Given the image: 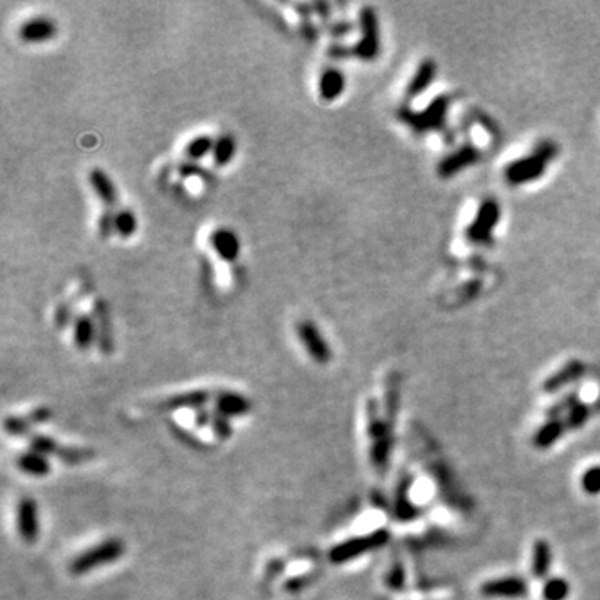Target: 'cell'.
<instances>
[{
    "label": "cell",
    "instance_id": "39",
    "mask_svg": "<svg viewBox=\"0 0 600 600\" xmlns=\"http://www.w3.org/2000/svg\"><path fill=\"white\" fill-rule=\"evenodd\" d=\"M74 315H72V306L70 303H67V302H63V303H60V306L57 307V310H55V317H54V322H55V326H57V329H66L67 326H69L70 323V320L72 322H74Z\"/></svg>",
    "mask_w": 600,
    "mask_h": 600
},
{
    "label": "cell",
    "instance_id": "13",
    "mask_svg": "<svg viewBox=\"0 0 600 600\" xmlns=\"http://www.w3.org/2000/svg\"><path fill=\"white\" fill-rule=\"evenodd\" d=\"M215 412L226 417H242L252 410V402L246 395L232 390H215L214 394Z\"/></svg>",
    "mask_w": 600,
    "mask_h": 600
},
{
    "label": "cell",
    "instance_id": "19",
    "mask_svg": "<svg viewBox=\"0 0 600 600\" xmlns=\"http://www.w3.org/2000/svg\"><path fill=\"white\" fill-rule=\"evenodd\" d=\"M346 75L342 74L339 69L329 67L320 74L319 77V97L323 102H334L337 100L342 92L346 90Z\"/></svg>",
    "mask_w": 600,
    "mask_h": 600
},
{
    "label": "cell",
    "instance_id": "15",
    "mask_svg": "<svg viewBox=\"0 0 600 600\" xmlns=\"http://www.w3.org/2000/svg\"><path fill=\"white\" fill-rule=\"evenodd\" d=\"M583 374H586V363L580 362L577 359L570 360V362H567L562 369L555 372L554 375H550L549 379L543 380L542 390L546 392V394H555V392L566 389L567 386H572V383L579 382V380L583 377Z\"/></svg>",
    "mask_w": 600,
    "mask_h": 600
},
{
    "label": "cell",
    "instance_id": "43",
    "mask_svg": "<svg viewBox=\"0 0 600 600\" xmlns=\"http://www.w3.org/2000/svg\"><path fill=\"white\" fill-rule=\"evenodd\" d=\"M329 57L332 59H347L352 57L350 55V47L346 46H340V43H334V46L329 47Z\"/></svg>",
    "mask_w": 600,
    "mask_h": 600
},
{
    "label": "cell",
    "instance_id": "22",
    "mask_svg": "<svg viewBox=\"0 0 600 600\" xmlns=\"http://www.w3.org/2000/svg\"><path fill=\"white\" fill-rule=\"evenodd\" d=\"M89 183L106 209L110 210L112 207H115V203H117V190H115L114 182H112L106 172L100 169H92L89 172Z\"/></svg>",
    "mask_w": 600,
    "mask_h": 600
},
{
    "label": "cell",
    "instance_id": "42",
    "mask_svg": "<svg viewBox=\"0 0 600 600\" xmlns=\"http://www.w3.org/2000/svg\"><path fill=\"white\" fill-rule=\"evenodd\" d=\"M172 432H174V434L177 435L179 439H182V442L189 443L190 447H195V449H199V447H202V442H200V440H199L197 437H195V435H192L190 432H187V430L180 429L179 426H174V427H172Z\"/></svg>",
    "mask_w": 600,
    "mask_h": 600
},
{
    "label": "cell",
    "instance_id": "11",
    "mask_svg": "<svg viewBox=\"0 0 600 600\" xmlns=\"http://www.w3.org/2000/svg\"><path fill=\"white\" fill-rule=\"evenodd\" d=\"M92 319L95 322L97 330V347L103 355H110L114 352V329H112V319L109 306L102 299H97L92 307Z\"/></svg>",
    "mask_w": 600,
    "mask_h": 600
},
{
    "label": "cell",
    "instance_id": "6",
    "mask_svg": "<svg viewBox=\"0 0 600 600\" xmlns=\"http://www.w3.org/2000/svg\"><path fill=\"white\" fill-rule=\"evenodd\" d=\"M529 590V582L519 575L490 579L480 586V594L487 599H523Z\"/></svg>",
    "mask_w": 600,
    "mask_h": 600
},
{
    "label": "cell",
    "instance_id": "18",
    "mask_svg": "<svg viewBox=\"0 0 600 600\" xmlns=\"http://www.w3.org/2000/svg\"><path fill=\"white\" fill-rule=\"evenodd\" d=\"M566 432L567 427L563 419H549L535 430L534 437H532V446L539 450L550 449V447H554L562 439V435Z\"/></svg>",
    "mask_w": 600,
    "mask_h": 600
},
{
    "label": "cell",
    "instance_id": "34",
    "mask_svg": "<svg viewBox=\"0 0 600 600\" xmlns=\"http://www.w3.org/2000/svg\"><path fill=\"white\" fill-rule=\"evenodd\" d=\"M32 429V423L29 419L20 417V415H9L3 420V430L12 437H23V435H29Z\"/></svg>",
    "mask_w": 600,
    "mask_h": 600
},
{
    "label": "cell",
    "instance_id": "36",
    "mask_svg": "<svg viewBox=\"0 0 600 600\" xmlns=\"http://www.w3.org/2000/svg\"><path fill=\"white\" fill-rule=\"evenodd\" d=\"M386 583L392 590L403 589V583H406V570H403L402 563L394 562V566H392L389 572H387Z\"/></svg>",
    "mask_w": 600,
    "mask_h": 600
},
{
    "label": "cell",
    "instance_id": "25",
    "mask_svg": "<svg viewBox=\"0 0 600 600\" xmlns=\"http://www.w3.org/2000/svg\"><path fill=\"white\" fill-rule=\"evenodd\" d=\"M235 152H237V140H235L234 135L222 134L220 137L215 139L214 152H212L214 166L227 167L232 162V159L235 157Z\"/></svg>",
    "mask_w": 600,
    "mask_h": 600
},
{
    "label": "cell",
    "instance_id": "17",
    "mask_svg": "<svg viewBox=\"0 0 600 600\" xmlns=\"http://www.w3.org/2000/svg\"><path fill=\"white\" fill-rule=\"evenodd\" d=\"M480 157V152L475 149L474 146H463L462 149H459L454 154H450L449 157H446L442 162L439 163V175L440 177H452L457 172H460L466 167H470L472 163H475Z\"/></svg>",
    "mask_w": 600,
    "mask_h": 600
},
{
    "label": "cell",
    "instance_id": "8",
    "mask_svg": "<svg viewBox=\"0 0 600 600\" xmlns=\"http://www.w3.org/2000/svg\"><path fill=\"white\" fill-rule=\"evenodd\" d=\"M447 106H449V100H447V97H439L430 103V107L426 112L414 114V112L402 109L399 112V117L406 123H409L412 129L429 130V129H434V127L442 126Z\"/></svg>",
    "mask_w": 600,
    "mask_h": 600
},
{
    "label": "cell",
    "instance_id": "31",
    "mask_svg": "<svg viewBox=\"0 0 600 600\" xmlns=\"http://www.w3.org/2000/svg\"><path fill=\"white\" fill-rule=\"evenodd\" d=\"M29 446L32 452H37V454L46 455V457H49V455H54L55 457L60 449L57 440L49 437V435H42V434L30 435Z\"/></svg>",
    "mask_w": 600,
    "mask_h": 600
},
{
    "label": "cell",
    "instance_id": "20",
    "mask_svg": "<svg viewBox=\"0 0 600 600\" xmlns=\"http://www.w3.org/2000/svg\"><path fill=\"white\" fill-rule=\"evenodd\" d=\"M552 569V547L547 540L539 539L532 546V560H530V574L537 580L549 579Z\"/></svg>",
    "mask_w": 600,
    "mask_h": 600
},
{
    "label": "cell",
    "instance_id": "46",
    "mask_svg": "<svg viewBox=\"0 0 600 600\" xmlns=\"http://www.w3.org/2000/svg\"><path fill=\"white\" fill-rule=\"evenodd\" d=\"M312 9H314V14H317L320 19H323L326 20L327 17H329V14H330V6L329 3H326V2H315V3H312Z\"/></svg>",
    "mask_w": 600,
    "mask_h": 600
},
{
    "label": "cell",
    "instance_id": "26",
    "mask_svg": "<svg viewBox=\"0 0 600 600\" xmlns=\"http://www.w3.org/2000/svg\"><path fill=\"white\" fill-rule=\"evenodd\" d=\"M214 137H210V135H197V137H194L187 143L186 149H183V154L190 160H200L214 152Z\"/></svg>",
    "mask_w": 600,
    "mask_h": 600
},
{
    "label": "cell",
    "instance_id": "47",
    "mask_svg": "<svg viewBox=\"0 0 600 600\" xmlns=\"http://www.w3.org/2000/svg\"><path fill=\"white\" fill-rule=\"evenodd\" d=\"M294 9L299 12L300 17L303 19H310V15L314 14V9H312V3H295Z\"/></svg>",
    "mask_w": 600,
    "mask_h": 600
},
{
    "label": "cell",
    "instance_id": "3",
    "mask_svg": "<svg viewBox=\"0 0 600 600\" xmlns=\"http://www.w3.org/2000/svg\"><path fill=\"white\" fill-rule=\"evenodd\" d=\"M390 540V530L389 529H377L370 534L362 535V537H352L343 540V542L337 543L335 547H332L329 552V560L335 566H342V563L350 562V560L362 557V555L369 554L372 550L382 549L383 546H387Z\"/></svg>",
    "mask_w": 600,
    "mask_h": 600
},
{
    "label": "cell",
    "instance_id": "9",
    "mask_svg": "<svg viewBox=\"0 0 600 600\" xmlns=\"http://www.w3.org/2000/svg\"><path fill=\"white\" fill-rule=\"evenodd\" d=\"M17 532L26 543H35L39 539L37 502L32 497H22L17 503Z\"/></svg>",
    "mask_w": 600,
    "mask_h": 600
},
{
    "label": "cell",
    "instance_id": "37",
    "mask_svg": "<svg viewBox=\"0 0 600 600\" xmlns=\"http://www.w3.org/2000/svg\"><path fill=\"white\" fill-rule=\"evenodd\" d=\"M317 572H314V574H306V575H299V577H292L287 580L286 583H283V590L289 592V594H299L300 590L307 589V587L310 586L312 582H314L315 579H317Z\"/></svg>",
    "mask_w": 600,
    "mask_h": 600
},
{
    "label": "cell",
    "instance_id": "28",
    "mask_svg": "<svg viewBox=\"0 0 600 600\" xmlns=\"http://www.w3.org/2000/svg\"><path fill=\"white\" fill-rule=\"evenodd\" d=\"M590 415H592V407L589 406V403L579 400V402L575 403L574 407H572V410L569 412V414L563 417V422H566L567 430L582 429V427L586 426L587 422H589Z\"/></svg>",
    "mask_w": 600,
    "mask_h": 600
},
{
    "label": "cell",
    "instance_id": "12",
    "mask_svg": "<svg viewBox=\"0 0 600 600\" xmlns=\"http://www.w3.org/2000/svg\"><path fill=\"white\" fill-rule=\"evenodd\" d=\"M19 39L26 43H42L57 35V23L49 17H32L19 27Z\"/></svg>",
    "mask_w": 600,
    "mask_h": 600
},
{
    "label": "cell",
    "instance_id": "23",
    "mask_svg": "<svg viewBox=\"0 0 600 600\" xmlns=\"http://www.w3.org/2000/svg\"><path fill=\"white\" fill-rule=\"evenodd\" d=\"M17 467L20 472L23 474L32 475V477H46L50 474L52 467L49 462V457L46 455H40L37 452H23L22 455L17 457Z\"/></svg>",
    "mask_w": 600,
    "mask_h": 600
},
{
    "label": "cell",
    "instance_id": "38",
    "mask_svg": "<svg viewBox=\"0 0 600 600\" xmlns=\"http://www.w3.org/2000/svg\"><path fill=\"white\" fill-rule=\"evenodd\" d=\"M112 232H115V212L106 209L99 219V235L107 239L110 237Z\"/></svg>",
    "mask_w": 600,
    "mask_h": 600
},
{
    "label": "cell",
    "instance_id": "7",
    "mask_svg": "<svg viewBox=\"0 0 600 600\" xmlns=\"http://www.w3.org/2000/svg\"><path fill=\"white\" fill-rule=\"evenodd\" d=\"M499 219H500L499 203L492 199L486 200V202L480 206L477 217L474 219V222H472L469 229H467V237H469L472 242L490 243L492 232H494L495 226H497Z\"/></svg>",
    "mask_w": 600,
    "mask_h": 600
},
{
    "label": "cell",
    "instance_id": "41",
    "mask_svg": "<svg viewBox=\"0 0 600 600\" xmlns=\"http://www.w3.org/2000/svg\"><path fill=\"white\" fill-rule=\"evenodd\" d=\"M212 417H214V412H210L209 409H200L195 410L194 414V423L195 427H199V429H203V427H210Z\"/></svg>",
    "mask_w": 600,
    "mask_h": 600
},
{
    "label": "cell",
    "instance_id": "14",
    "mask_svg": "<svg viewBox=\"0 0 600 600\" xmlns=\"http://www.w3.org/2000/svg\"><path fill=\"white\" fill-rule=\"evenodd\" d=\"M399 480L400 482L394 499V515L397 519V522H414L415 519H419L422 515V509L410 502L409 494L412 487V479L407 474H403Z\"/></svg>",
    "mask_w": 600,
    "mask_h": 600
},
{
    "label": "cell",
    "instance_id": "30",
    "mask_svg": "<svg viewBox=\"0 0 600 600\" xmlns=\"http://www.w3.org/2000/svg\"><path fill=\"white\" fill-rule=\"evenodd\" d=\"M94 450L90 449H83V447H63L60 446V449L57 452V457L62 463H67V466H79V463L87 462V460L94 459Z\"/></svg>",
    "mask_w": 600,
    "mask_h": 600
},
{
    "label": "cell",
    "instance_id": "29",
    "mask_svg": "<svg viewBox=\"0 0 600 600\" xmlns=\"http://www.w3.org/2000/svg\"><path fill=\"white\" fill-rule=\"evenodd\" d=\"M137 232V217L129 209H119L115 212V234L122 239H129Z\"/></svg>",
    "mask_w": 600,
    "mask_h": 600
},
{
    "label": "cell",
    "instance_id": "5",
    "mask_svg": "<svg viewBox=\"0 0 600 600\" xmlns=\"http://www.w3.org/2000/svg\"><path fill=\"white\" fill-rule=\"evenodd\" d=\"M297 335L303 349L315 363L326 366V363L330 362L332 350L329 343H327L322 332L319 330V327L312 320H302V322L297 323Z\"/></svg>",
    "mask_w": 600,
    "mask_h": 600
},
{
    "label": "cell",
    "instance_id": "10",
    "mask_svg": "<svg viewBox=\"0 0 600 600\" xmlns=\"http://www.w3.org/2000/svg\"><path fill=\"white\" fill-rule=\"evenodd\" d=\"M214 390L206 389H195L189 392H180V394L170 395V397L163 399L159 403V410L162 412H174L180 409H194L200 410L206 409L207 403L214 399Z\"/></svg>",
    "mask_w": 600,
    "mask_h": 600
},
{
    "label": "cell",
    "instance_id": "40",
    "mask_svg": "<svg viewBox=\"0 0 600 600\" xmlns=\"http://www.w3.org/2000/svg\"><path fill=\"white\" fill-rule=\"evenodd\" d=\"M27 419H29V422L32 423V426L46 423L52 419V410L49 409V407H37V409H34L32 412H29V414H27Z\"/></svg>",
    "mask_w": 600,
    "mask_h": 600
},
{
    "label": "cell",
    "instance_id": "32",
    "mask_svg": "<svg viewBox=\"0 0 600 600\" xmlns=\"http://www.w3.org/2000/svg\"><path fill=\"white\" fill-rule=\"evenodd\" d=\"M580 487L590 497L600 495V466H592L580 475Z\"/></svg>",
    "mask_w": 600,
    "mask_h": 600
},
{
    "label": "cell",
    "instance_id": "1",
    "mask_svg": "<svg viewBox=\"0 0 600 600\" xmlns=\"http://www.w3.org/2000/svg\"><path fill=\"white\" fill-rule=\"evenodd\" d=\"M126 554V542L120 539H107L97 546L90 547L70 562L69 570L72 575H86L99 567L117 562Z\"/></svg>",
    "mask_w": 600,
    "mask_h": 600
},
{
    "label": "cell",
    "instance_id": "33",
    "mask_svg": "<svg viewBox=\"0 0 600 600\" xmlns=\"http://www.w3.org/2000/svg\"><path fill=\"white\" fill-rule=\"evenodd\" d=\"M579 390L570 392V394L563 395L562 399L559 400V402H555L554 406L550 407L549 410H547V417L549 419H563L567 414L572 410V407L575 406V403L579 402Z\"/></svg>",
    "mask_w": 600,
    "mask_h": 600
},
{
    "label": "cell",
    "instance_id": "44",
    "mask_svg": "<svg viewBox=\"0 0 600 600\" xmlns=\"http://www.w3.org/2000/svg\"><path fill=\"white\" fill-rule=\"evenodd\" d=\"M327 30H329V34L334 35V37H343V35H347L352 30V26L347 22H337L334 23V26H330Z\"/></svg>",
    "mask_w": 600,
    "mask_h": 600
},
{
    "label": "cell",
    "instance_id": "45",
    "mask_svg": "<svg viewBox=\"0 0 600 600\" xmlns=\"http://www.w3.org/2000/svg\"><path fill=\"white\" fill-rule=\"evenodd\" d=\"M300 30H302L303 37L307 40H315V37H317V30H315V27L312 26L310 19H303L302 22H300Z\"/></svg>",
    "mask_w": 600,
    "mask_h": 600
},
{
    "label": "cell",
    "instance_id": "4",
    "mask_svg": "<svg viewBox=\"0 0 600 600\" xmlns=\"http://www.w3.org/2000/svg\"><path fill=\"white\" fill-rule=\"evenodd\" d=\"M360 22V40L354 47H350L352 57H357L363 62H372L377 59L380 52V34L377 14L372 7H363L359 14Z\"/></svg>",
    "mask_w": 600,
    "mask_h": 600
},
{
    "label": "cell",
    "instance_id": "24",
    "mask_svg": "<svg viewBox=\"0 0 600 600\" xmlns=\"http://www.w3.org/2000/svg\"><path fill=\"white\" fill-rule=\"evenodd\" d=\"M434 75H435V63L432 62V60H423V62L420 63L417 72H415L414 79H412L409 86H407V90H406L407 97L412 99V97H417L419 94H422V92L430 86V82L434 80Z\"/></svg>",
    "mask_w": 600,
    "mask_h": 600
},
{
    "label": "cell",
    "instance_id": "21",
    "mask_svg": "<svg viewBox=\"0 0 600 600\" xmlns=\"http://www.w3.org/2000/svg\"><path fill=\"white\" fill-rule=\"evenodd\" d=\"M72 330H74V342L79 350H89L94 343H97V330H95V322L89 314L75 315L74 322H72Z\"/></svg>",
    "mask_w": 600,
    "mask_h": 600
},
{
    "label": "cell",
    "instance_id": "27",
    "mask_svg": "<svg viewBox=\"0 0 600 600\" xmlns=\"http://www.w3.org/2000/svg\"><path fill=\"white\" fill-rule=\"evenodd\" d=\"M570 595V583L563 577H549L542 586L543 600H567Z\"/></svg>",
    "mask_w": 600,
    "mask_h": 600
},
{
    "label": "cell",
    "instance_id": "2",
    "mask_svg": "<svg viewBox=\"0 0 600 600\" xmlns=\"http://www.w3.org/2000/svg\"><path fill=\"white\" fill-rule=\"evenodd\" d=\"M557 155V146L552 142H543L535 149L532 155H527L523 159H517L512 162L506 169V179L510 183L517 186V183H527L532 180H537L542 177L543 170H546L547 163Z\"/></svg>",
    "mask_w": 600,
    "mask_h": 600
},
{
    "label": "cell",
    "instance_id": "35",
    "mask_svg": "<svg viewBox=\"0 0 600 600\" xmlns=\"http://www.w3.org/2000/svg\"><path fill=\"white\" fill-rule=\"evenodd\" d=\"M210 429H212V432H214V435L219 440L230 439V435H232L230 419L226 417V415H220V414H217V412L214 410V417H212Z\"/></svg>",
    "mask_w": 600,
    "mask_h": 600
},
{
    "label": "cell",
    "instance_id": "16",
    "mask_svg": "<svg viewBox=\"0 0 600 600\" xmlns=\"http://www.w3.org/2000/svg\"><path fill=\"white\" fill-rule=\"evenodd\" d=\"M210 247L223 262H235L240 255V240L234 230L220 227L210 234Z\"/></svg>",
    "mask_w": 600,
    "mask_h": 600
}]
</instances>
